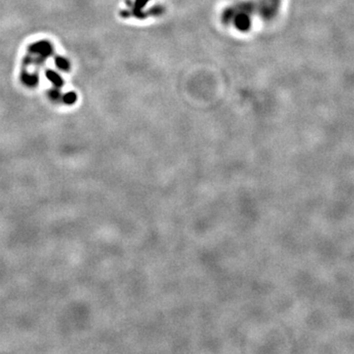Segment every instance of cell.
Listing matches in <instances>:
<instances>
[{
	"label": "cell",
	"mask_w": 354,
	"mask_h": 354,
	"mask_svg": "<svg viewBox=\"0 0 354 354\" xmlns=\"http://www.w3.org/2000/svg\"><path fill=\"white\" fill-rule=\"evenodd\" d=\"M58 65H59L61 68H65V67H67L66 61H65V60H62V59H58Z\"/></svg>",
	"instance_id": "6da1fadb"
}]
</instances>
